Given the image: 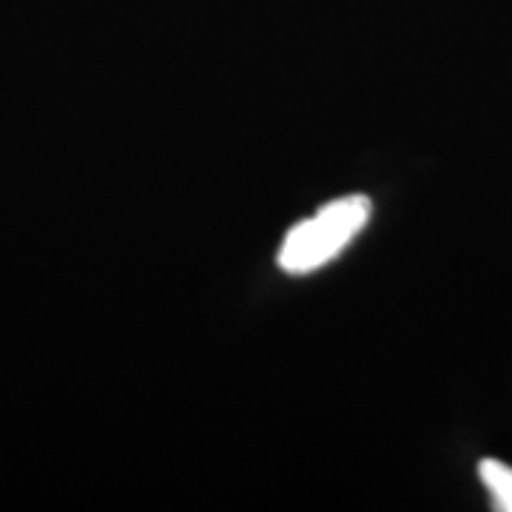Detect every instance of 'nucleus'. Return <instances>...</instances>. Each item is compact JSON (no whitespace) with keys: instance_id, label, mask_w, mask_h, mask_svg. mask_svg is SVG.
<instances>
[{"instance_id":"1","label":"nucleus","mask_w":512,"mask_h":512,"mask_svg":"<svg viewBox=\"0 0 512 512\" xmlns=\"http://www.w3.org/2000/svg\"><path fill=\"white\" fill-rule=\"evenodd\" d=\"M370 220V200L362 194L328 202L311 220L288 231L279 248V265L288 274H311L325 268L365 231Z\"/></svg>"},{"instance_id":"2","label":"nucleus","mask_w":512,"mask_h":512,"mask_svg":"<svg viewBox=\"0 0 512 512\" xmlns=\"http://www.w3.org/2000/svg\"><path fill=\"white\" fill-rule=\"evenodd\" d=\"M478 476L484 481V487L493 495V507L501 512H512V467L484 458L478 464Z\"/></svg>"}]
</instances>
